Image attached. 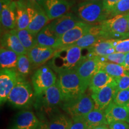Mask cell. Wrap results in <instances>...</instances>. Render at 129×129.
I'll return each mask as SVG.
<instances>
[{"mask_svg":"<svg viewBox=\"0 0 129 129\" xmlns=\"http://www.w3.org/2000/svg\"><path fill=\"white\" fill-rule=\"evenodd\" d=\"M82 50L75 45L57 48L49 63L50 68L57 74L75 69L83 58Z\"/></svg>","mask_w":129,"mask_h":129,"instance_id":"1","label":"cell"},{"mask_svg":"<svg viewBox=\"0 0 129 129\" xmlns=\"http://www.w3.org/2000/svg\"><path fill=\"white\" fill-rule=\"evenodd\" d=\"M72 13L82 22L96 25L111 18V13L105 7L102 1L78 2L72 9Z\"/></svg>","mask_w":129,"mask_h":129,"instance_id":"2","label":"cell"},{"mask_svg":"<svg viewBox=\"0 0 129 129\" xmlns=\"http://www.w3.org/2000/svg\"><path fill=\"white\" fill-rule=\"evenodd\" d=\"M129 13L119 14L96 25L99 34L105 40H122L128 38V19Z\"/></svg>","mask_w":129,"mask_h":129,"instance_id":"3","label":"cell"},{"mask_svg":"<svg viewBox=\"0 0 129 129\" xmlns=\"http://www.w3.org/2000/svg\"><path fill=\"white\" fill-rule=\"evenodd\" d=\"M57 83L62 92L63 102L78 98L87 90L75 69L58 74Z\"/></svg>","mask_w":129,"mask_h":129,"instance_id":"4","label":"cell"},{"mask_svg":"<svg viewBox=\"0 0 129 129\" xmlns=\"http://www.w3.org/2000/svg\"><path fill=\"white\" fill-rule=\"evenodd\" d=\"M34 98V94L30 83L19 76L17 83L8 97V102L14 107L23 108L29 106Z\"/></svg>","mask_w":129,"mask_h":129,"instance_id":"5","label":"cell"},{"mask_svg":"<svg viewBox=\"0 0 129 129\" xmlns=\"http://www.w3.org/2000/svg\"><path fill=\"white\" fill-rule=\"evenodd\" d=\"M94 108L95 104L91 96L85 93L75 99L65 102L63 105V110L72 119L83 118Z\"/></svg>","mask_w":129,"mask_h":129,"instance_id":"6","label":"cell"},{"mask_svg":"<svg viewBox=\"0 0 129 129\" xmlns=\"http://www.w3.org/2000/svg\"><path fill=\"white\" fill-rule=\"evenodd\" d=\"M57 78L51 68L44 66L38 69L32 77L35 94L40 95L57 83Z\"/></svg>","mask_w":129,"mask_h":129,"instance_id":"7","label":"cell"},{"mask_svg":"<svg viewBox=\"0 0 129 129\" xmlns=\"http://www.w3.org/2000/svg\"><path fill=\"white\" fill-rule=\"evenodd\" d=\"M26 1L29 14V25L27 29L34 34L37 35L50 23V20L41 6L28 0Z\"/></svg>","mask_w":129,"mask_h":129,"instance_id":"8","label":"cell"},{"mask_svg":"<svg viewBox=\"0 0 129 129\" xmlns=\"http://www.w3.org/2000/svg\"><path fill=\"white\" fill-rule=\"evenodd\" d=\"M101 61L98 57H83L75 68L77 73L86 89L89 86L94 74L101 69Z\"/></svg>","mask_w":129,"mask_h":129,"instance_id":"9","label":"cell"},{"mask_svg":"<svg viewBox=\"0 0 129 129\" xmlns=\"http://www.w3.org/2000/svg\"><path fill=\"white\" fill-rule=\"evenodd\" d=\"M81 20L72 12L67 13L57 19L51 20L48 25L59 38L73 28Z\"/></svg>","mask_w":129,"mask_h":129,"instance_id":"10","label":"cell"},{"mask_svg":"<svg viewBox=\"0 0 129 129\" xmlns=\"http://www.w3.org/2000/svg\"><path fill=\"white\" fill-rule=\"evenodd\" d=\"M19 75L15 69H1L0 71V102L2 105L7 101L11 91L18 80Z\"/></svg>","mask_w":129,"mask_h":129,"instance_id":"11","label":"cell"},{"mask_svg":"<svg viewBox=\"0 0 129 129\" xmlns=\"http://www.w3.org/2000/svg\"><path fill=\"white\" fill-rule=\"evenodd\" d=\"M118 91L117 84L115 80L96 92L92 93L91 96L94 101L95 108L105 111L114 101Z\"/></svg>","mask_w":129,"mask_h":129,"instance_id":"12","label":"cell"},{"mask_svg":"<svg viewBox=\"0 0 129 129\" xmlns=\"http://www.w3.org/2000/svg\"><path fill=\"white\" fill-rule=\"evenodd\" d=\"M1 23L6 30L16 29V4L13 0H0Z\"/></svg>","mask_w":129,"mask_h":129,"instance_id":"13","label":"cell"},{"mask_svg":"<svg viewBox=\"0 0 129 129\" xmlns=\"http://www.w3.org/2000/svg\"><path fill=\"white\" fill-rule=\"evenodd\" d=\"M93 26L81 21L73 28L66 32L59 38V47L57 48L74 45L84 35L88 34Z\"/></svg>","mask_w":129,"mask_h":129,"instance_id":"14","label":"cell"},{"mask_svg":"<svg viewBox=\"0 0 129 129\" xmlns=\"http://www.w3.org/2000/svg\"><path fill=\"white\" fill-rule=\"evenodd\" d=\"M72 5L69 0H45L43 8L51 21L68 13Z\"/></svg>","mask_w":129,"mask_h":129,"instance_id":"15","label":"cell"},{"mask_svg":"<svg viewBox=\"0 0 129 129\" xmlns=\"http://www.w3.org/2000/svg\"><path fill=\"white\" fill-rule=\"evenodd\" d=\"M40 122L32 111H22L16 116L10 129H36Z\"/></svg>","mask_w":129,"mask_h":129,"instance_id":"16","label":"cell"},{"mask_svg":"<svg viewBox=\"0 0 129 129\" xmlns=\"http://www.w3.org/2000/svg\"><path fill=\"white\" fill-rule=\"evenodd\" d=\"M43 107L51 109L63 102V96L57 83L47 88L41 94L37 95Z\"/></svg>","mask_w":129,"mask_h":129,"instance_id":"17","label":"cell"},{"mask_svg":"<svg viewBox=\"0 0 129 129\" xmlns=\"http://www.w3.org/2000/svg\"><path fill=\"white\" fill-rule=\"evenodd\" d=\"M1 47H4L14 51L19 55L28 54V51L22 44L16 29L6 30L1 38Z\"/></svg>","mask_w":129,"mask_h":129,"instance_id":"18","label":"cell"},{"mask_svg":"<svg viewBox=\"0 0 129 129\" xmlns=\"http://www.w3.org/2000/svg\"><path fill=\"white\" fill-rule=\"evenodd\" d=\"M56 49L37 45L28 52V56L32 64L40 66L51 59L54 56Z\"/></svg>","mask_w":129,"mask_h":129,"instance_id":"19","label":"cell"},{"mask_svg":"<svg viewBox=\"0 0 129 129\" xmlns=\"http://www.w3.org/2000/svg\"><path fill=\"white\" fill-rule=\"evenodd\" d=\"M115 40H105L96 43L91 47L88 48V54L85 57H102L115 52Z\"/></svg>","mask_w":129,"mask_h":129,"instance_id":"20","label":"cell"},{"mask_svg":"<svg viewBox=\"0 0 129 129\" xmlns=\"http://www.w3.org/2000/svg\"><path fill=\"white\" fill-rule=\"evenodd\" d=\"M105 112L108 124L116 121H122L129 124V111L125 106L118 105L112 101Z\"/></svg>","mask_w":129,"mask_h":129,"instance_id":"21","label":"cell"},{"mask_svg":"<svg viewBox=\"0 0 129 129\" xmlns=\"http://www.w3.org/2000/svg\"><path fill=\"white\" fill-rule=\"evenodd\" d=\"M36 39L37 45L38 46L54 49H57L59 47V38L52 31L48 25L37 34Z\"/></svg>","mask_w":129,"mask_h":129,"instance_id":"22","label":"cell"},{"mask_svg":"<svg viewBox=\"0 0 129 129\" xmlns=\"http://www.w3.org/2000/svg\"><path fill=\"white\" fill-rule=\"evenodd\" d=\"M80 119L84 122L88 129H93L99 125L109 124L105 111L96 108Z\"/></svg>","mask_w":129,"mask_h":129,"instance_id":"23","label":"cell"},{"mask_svg":"<svg viewBox=\"0 0 129 129\" xmlns=\"http://www.w3.org/2000/svg\"><path fill=\"white\" fill-rule=\"evenodd\" d=\"M16 4V29L22 30L28 28L29 25V14L26 0H17Z\"/></svg>","mask_w":129,"mask_h":129,"instance_id":"24","label":"cell"},{"mask_svg":"<svg viewBox=\"0 0 129 129\" xmlns=\"http://www.w3.org/2000/svg\"><path fill=\"white\" fill-rule=\"evenodd\" d=\"M115 80V79L106 73L104 71L100 69L91 78L88 87L91 92L94 93Z\"/></svg>","mask_w":129,"mask_h":129,"instance_id":"25","label":"cell"},{"mask_svg":"<svg viewBox=\"0 0 129 129\" xmlns=\"http://www.w3.org/2000/svg\"><path fill=\"white\" fill-rule=\"evenodd\" d=\"M19 54L7 48L1 47L0 67L1 69H15L17 68Z\"/></svg>","mask_w":129,"mask_h":129,"instance_id":"26","label":"cell"},{"mask_svg":"<svg viewBox=\"0 0 129 129\" xmlns=\"http://www.w3.org/2000/svg\"><path fill=\"white\" fill-rule=\"evenodd\" d=\"M103 40H105L99 34L96 25H93L90 31L88 34L84 35L74 45L84 49V48L91 47L93 45Z\"/></svg>","mask_w":129,"mask_h":129,"instance_id":"27","label":"cell"},{"mask_svg":"<svg viewBox=\"0 0 129 129\" xmlns=\"http://www.w3.org/2000/svg\"><path fill=\"white\" fill-rule=\"evenodd\" d=\"M16 32L19 40L28 52L37 45V35L34 34L28 29L22 30L16 29Z\"/></svg>","mask_w":129,"mask_h":129,"instance_id":"28","label":"cell"},{"mask_svg":"<svg viewBox=\"0 0 129 129\" xmlns=\"http://www.w3.org/2000/svg\"><path fill=\"white\" fill-rule=\"evenodd\" d=\"M101 69L104 71L106 73L113 77L114 79H117L126 74L128 71L125 70L122 64L111 62H101Z\"/></svg>","mask_w":129,"mask_h":129,"instance_id":"29","label":"cell"},{"mask_svg":"<svg viewBox=\"0 0 129 129\" xmlns=\"http://www.w3.org/2000/svg\"><path fill=\"white\" fill-rule=\"evenodd\" d=\"M32 63L28 54H20L19 56L17 68L16 71L19 77H25L30 73L32 67Z\"/></svg>","mask_w":129,"mask_h":129,"instance_id":"30","label":"cell"},{"mask_svg":"<svg viewBox=\"0 0 129 129\" xmlns=\"http://www.w3.org/2000/svg\"><path fill=\"white\" fill-rule=\"evenodd\" d=\"M72 121L66 115L60 114L54 116L48 125L50 129H69Z\"/></svg>","mask_w":129,"mask_h":129,"instance_id":"31","label":"cell"},{"mask_svg":"<svg viewBox=\"0 0 129 129\" xmlns=\"http://www.w3.org/2000/svg\"><path fill=\"white\" fill-rule=\"evenodd\" d=\"M125 53L114 52L111 54L102 57H98L99 60L101 62H111L114 63H117L119 64H123L124 62Z\"/></svg>","mask_w":129,"mask_h":129,"instance_id":"32","label":"cell"},{"mask_svg":"<svg viewBox=\"0 0 129 129\" xmlns=\"http://www.w3.org/2000/svg\"><path fill=\"white\" fill-rule=\"evenodd\" d=\"M129 13V0H121L111 12V17L119 15Z\"/></svg>","mask_w":129,"mask_h":129,"instance_id":"33","label":"cell"},{"mask_svg":"<svg viewBox=\"0 0 129 129\" xmlns=\"http://www.w3.org/2000/svg\"><path fill=\"white\" fill-rule=\"evenodd\" d=\"M115 104L120 106H125L129 104V88L119 90L116 93L114 101Z\"/></svg>","mask_w":129,"mask_h":129,"instance_id":"34","label":"cell"},{"mask_svg":"<svg viewBox=\"0 0 129 129\" xmlns=\"http://www.w3.org/2000/svg\"><path fill=\"white\" fill-rule=\"evenodd\" d=\"M114 48L115 52L122 53L129 52V38L124 40H115Z\"/></svg>","mask_w":129,"mask_h":129,"instance_id":"35","label":"cell"},{"mask_svg":"<svg viewBox=\"0 0 129 129\" xmlns=\"http://www.w3.org/2000/svg\"><path fill=\"white\" fill-rule=\"evenodd\" d=\"M118 91L129 88V71L121 77L115 79Z\"/></svg>","mask_w":129,"mask_h":129,"instance_id":"36","label":"cell"},{"mask_svg":"<svg viewBox=\"0 0 129 129\" xmlns=\"http://www.w3.org/2000/svg\"><path fill=\"white\" fill-rule=\"evenodd\" d=\"M109 129H129V124L122 121H116L109 124Z\"/></svg>","mask_w":129,"mask_h":129,"instance_id":"37","label":"cell"},{"mask_svg":"<svg viewBox=\"0 0 129 129\" xmlns=\"http://www.w3.org/2000/svg\"><path fill=\"white\" fill-rule=\"evenodd\" d=\"M72 121L69 129H88L84 122L80 118L72 119Z\"/></svg>","mask_w":129,"mask_h":129,"instance_id":"38","label":"cell"},{"mask_svg":"<svg viewBox=\"0 0 129 129\" xmlns=\"http://www.w3.org/2000/svg\"><path fill=\"white\" fill-rule=\"evenodd\" d=\"M120 1L121 0H103V3H104L105 9L108 11H109L111 13V10L113 8L115 7V5Z\"/></svg>","mask_w":129,"mask_h":129,"instance_id":"39","label":"cell"},{"mask_svg":"<svg viewBox=\"0 0 129 129\" xmlns=\"http://www.w3.org/2000/svg\"><path fill=\"white\" fill-rule=\"evenodd\" d=\"M122 65L124 67L125 70L129 71V52L125 53L124 62Z\"/></svg>","mask_w":129,"mask_h":129,"instance_id":"40","label":"cell"},{"mask_svg":"<svg viewBox=\"0 0 129 129\" xmlns=\"http://www.w3.org/2000/svg\"><path fill=\"white\" fill-rule=\"evenodd\" d=\"M36 129H50L49 125L46 122H41Z\"/></svg>","mask_w":129,"mask_h":129,"instance_id":"41","label":"cell"},{"mask_svg":"<svg viewBox=\"0 0 129 129\" xmlns=\"http://www.w3.org/2000/svg\"><path fill=\"white\" fill-rule=\"evenodd\" d=\"M29 1H30V2H33L36 3V4H38L40 5V6H41L43 7V4H44L45 0H28Z\"/></svg>","mask_w":129,"mask_h":129,"instance_id":"42","label":"cell"},{"mask_svg":"<svg viewBox=\"0 0 129 129\" xmlns=\"http://www.w3.org/2000/svg\"><path fill=\"white\" fill-rule=\"evenodd\" d=\"M93 129H109L107 126V125H99V126H98L96 127H95Z\"/></svg>","mask_w":129,"mask_h":129,"instance_id":"43","label":"cell"},{"mask_svg":"<svg viewBox=\"0 0 129 129\" xmlns=\"http://www.w3.org/2000/svg\"><path fill=\"white\" fill-rule=\"evenodd\" d=\"M78 2H81V1H102V0H76Z\"/></svg>","mask_w":129,"mask_h":129,"instance_id":"44","label":"cell"},{"mask_svg":"<svg viewBox=\"0 0 129 129\" xmlns=\"http://www.w3.org/2000/svg\"><path fill=\"white\" fill-rule=\"evenodd\" d=\"M125 107H126V108L128 109V111H129V104H127L126 106H125Z\"/></svg>","mask_w":129,"mask_h":129,"instance_id":"45","label":"cell"},{"mask_svg":"<svg viewBox=\"0 0 129 129\" xmlns=\"http://www.w3.org/2000/svg\"><path fill=\"white\" fill-rule=\"evenodd\" d=\"M128 29L129 30V16H128Z\"/></svg>","mask_w":129,"mask_h":129,"instance_id":"46","label":"cell"}]
</instances>
